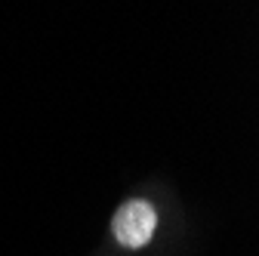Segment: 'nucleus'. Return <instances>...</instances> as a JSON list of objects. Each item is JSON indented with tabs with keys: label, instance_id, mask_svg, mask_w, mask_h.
Masks as SVG:
<instances>
[{
	"label": "nucleus",
	"instance_id": "nucleus-1",
	"mask_svg": "<svg viewBox=\"0 0 259 256\" xmlns=\"http://www.w3.org/2000/svg\"><path fill=\"white\" fill-rule=\"evenodd\" d=\"M154 229H157V213L148 201H126L111 219V232L123 247H145Z\"/></svg>",
	"mask_w": 259,
	"mask_h": 256
}]
</instances>
